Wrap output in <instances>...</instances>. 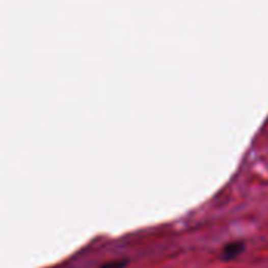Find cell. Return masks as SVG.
Here are the masks:
<instances>
[{
    "mask_svg": "<svg viewBox=\"0 0 268 268\" xmlns=\"http://www.w3.org/2000/svg\"><path fill=\"white\" fill-rule=\"evenodd\" d=\"M245 251V243L243 242H231V243H228L223 248V251H221V257L224 259V260H232V259H235L237 256H240L242 253Z\"/></svg>",
    "mask_w": 268,
    "mask_h": 268,
    "instance_id": "cell-1",
    "label": "cell"
},
{
    "mask_svg": "<svg viewBox=\"0 0 268 268\" xmlns=\"http://www.w3.org/2000/svg\"><path fill=\"white\" fill-rule=\"evenodd\" d=\"M129 262L127 260H113V262H107L100 268H124Z\"/></svg>",
    "mask_w": 268,
    "mask_h": 268,
    "instance_id": "cell-2",
    "label": "cell"
}]
</instances>
